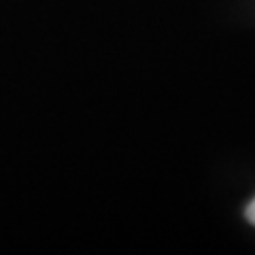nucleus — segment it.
<instances>
[{
	"label": "nucleus",
	"mask_w": 255,
	"mask_h": 255,
	"mask_svg": "<svg viewBox=\"0 0 255 255\" xmlns=\"http://www.w3.org/2000/svg\"><path fill=\"white\" fill-rule=\"evenodd\" d=\"M246 218L252 221L255 225V199L252 202H250V206H248V210H246Z\"/></svg>",
	"instance_id": "nucleus-1"
}]
</instances>
